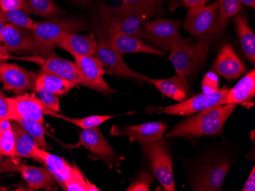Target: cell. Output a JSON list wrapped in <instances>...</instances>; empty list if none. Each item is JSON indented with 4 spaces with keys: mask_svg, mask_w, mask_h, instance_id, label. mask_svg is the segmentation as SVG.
<instances>
[{
    "mask_svg": "<svg viewBox=\"0 0 255 191\" xmlns=\"http://www.w3.org/2000/svg\"><path fill=\"white\" fill-rule=\"evenodd\" d=\"M236 107L234 105H218L205 110L177 124L166 136L191 139L221 135L226 121Z\"/></svg>",
    "mask_w": 255,
    "mask_h": 191,
    "instance_id": "6da1fadb",
    "label": "cell"
},
{
    "mask_svg": "<svg viewBox=\"0 0 255 191\" xmlns=\"http://www.w3.org/2000/svg\"><path fill=\"white\" fill-rule=\"evenodd\" d=\"M99 12L103 36H107L108 32L113 31L138 38L144 21L158 14L157 11H135L110 6L103 2L99 4Z\"/></svg>",
    "mask_w": 255,
    "mask_h": 191,
    "instance_id": "7a4b0ae2",
    "label": "cell"
},
{
    "mask_svg": "<svg viewBox=\"0 0 255 191\" xmlns=\"http://www.w3.org/2000/svg\"><path fill=\"white\" fill-rule=\"evenodd\" d=\"M213 41L211 38L183 39L170 51L169 59L178 75L190 78L203 66Z\"/></svg>",
    "mask_w": 255,
    "mask_h": 191,
    "instance_id": "3957f363",
    "label": "cell"
},
{
    "mask_svg": "<svg viewBox=\"0 0 255 191\" xmlns=\"http://www.w3.org/2000/svg\"><path fill=\"white\" fill-rule=\"evenodd\" d=\"M86 28L87 26L82 20L74 17L37 22L34 21L32 32L36 45L37 54L49 58L54 54L55 41L63 34L77 33Z\"/></svg>",
    "mask_w": 255,
    "mask_h": 191,
    "instance_id": "277c9868",
    "label": "cell"
},
{
    "mask_svg": "<svg viewBox=\"0 0 255 191\" xmlns=\"http://www.w3.org/2000/svg\"><path fill=\"white\" fill-rule=\"evenodd\" d=\"M144 158L154 177L166 191H175L173 158L169 143L160 139L151 144L141 145Z\"/></svg>",
    "mask_w": 255,
    "mask_h": 191,
    "instance_id": "5b68a950",
    "label": "cell"
},
{
    "mask_svg": "<svg viewBox=\"0 0 255 191\" xmlns=\"http://www.w3.org/2000/svg\"><path fill=\"white\" fill-rule=\"evenodd\" d=\"M180 24L181 21L164 18L144 21L139 38L147 40L164 51H170L184 39L180 35Z\"/></svg>",
    "mask_w": 255,
    "mask_h": 191,
    "instance_id": "8992f818",
    "label": "cell"
},
{
    "mask_svg": "<svg viewBox=\"0 0 255 191\" xmlns=\"http://www.w3.org/2000/svg\"><path fill=\"white\" fill-rule=\"evenodd\" d=\"M217 1L204 6L189 8L183 21V28L195 38H211L216 35L219 21Z\"/></svg>",
    "mask_w": 255,
    "mask_h": 191,
    "instance_id": "52a82bcc",
    "label": "cell"
},
{
    "mask_svg": "<svg viewBox=\"0 0 255 191\" xmlns=\"http://www.w3.org/2000/svg\"><path fill=\"white\" fill-rule=\"evenodd\" d=\"M229 88H223L213 93H201L187 98L177 105L161 108L158 113L188 117L218 105H224Z\"/></svg>",
    "mask_w": 255,
    "mask_h": 191,
    "instance_id": "ba28073f",
    "label": "cell"
},
{
    "mask_svg": "<svg viewBox=\"0 0 255 191\" xmlns=\"http://www.w3.org/2000/svg\"><path fill=\"white\" fill-rule=\"evenodd\" d=\"M95 57L107 72L120 78H129L140 82H147V76L131 69L123 60L122 54L115 51L107 41V36H102L97 41Z\"/></svg>",
    "mask_w": 255,
    "mask_h": 191,
    "instance_id": "9c48e42d",
    "label": "cell"
},
{
    "mask_svg": "<svg viewBox=\"0 0 255 191\" xmlns=\"http://www.w3.org/2000/svg\"><path fill=\"white\" fill-rule=\"evenodd\" d=\"M74 63L85 82V87L108 96L117 92L104 79V75L108 72L95 56L75 57Z\"/></svg>",
    "mask_w": 255,
    "mask_h": 191,
    "instance_id": "30bf717a",
    "label": "cell"
},
{
    "mask_svg": "<svg viewBox=\"0 0 255 191\" xmlns=\"http://www.w3.org/2000/svg\"><path fill=\"white\" fill-rule=\"evenodd\" d=\"M80 146L90 150L94 155H97L99 159L104 161L107 165L113 167H118L124 157L115 152L112 145L107 142L103 136L100 127L83 129L79 135V142L73 145L72 148Z\"/></svg>",
    "mask_w": 255,
    "mask_h": 191,
    "instance_id": "8fae6325",
    "label": "cell"
},
{
    "mask_svg": "<svg viewBox=\"0 0 255 191\" xmlns=\"http://www.w3.org/2000/svg\"><path fill=\"white\" fill-rule=\"evenodd\" d=\"M230 164L226 159L207 161L196 172L192 184L193 191H221Z\"/></svg>",
    "mask_w": 255,
    "mask_h": 191,
    "instance_id": "7c38bea8",
    "label": "cell"
},
{
    "mask_svg": "<svg viewBox=\"0 0 255 191\" xmlns=\"http://www.w3.org/2000/svg\"><path fill=\"white\" fill-rule=\"evenodd\" d=\"M37 75L16 64L0 62V80L5 90L16 95L27 93L33 90Z\"/></svg>",
    "mask_w": 255,
    "mask_h": 191,
    "instance_id": "4fadbf2b",
    "label": "cell"
},
{
    "mask_svg": "<svg viewBox=\"0 0 255 191\" xmlns=\"http://www.w3.org/2000/svg\"><path fill=\"white\" fill-rule=\"evenodd\" d=\"M167 128L166 123L156 121L131 126L113 127L112 134L114 136H125L131 142L146 145L154 143L161 139Z\"/></svg>",
    "mask_w": 255,
    "mask_h": 191,
    "instance_id": "5bb4252c",
    "label": "cell"
},
{
    "mask_svg": "<svg viewBox=\"0 0 255 191\" xmlns=\"http://www.w3.org/2000/svg\"><path fill=\"white\" fill-rule=\"evenodd\" d=\"M10 108V121L23 118L44 123V108L35 94L25 93L8 98Z\"/></svg>",
    "mask_w": 255,
    "mask_h": 191,
    "instance_id": "9a60e30c",
    "label": "cell"
},
{
    "mask_svg": "<svg viewBox=\"0 0 255 191\" xmlns=\"http://www.w3.org/2000/svg\"><path fill=\"white\" fill-rule=\"evenodd\" d=\"M0 41L8 52L36 53L32 30L6 23L0 35Z\"/></svg>",
    "mask_w": 255,
    "mask_h": 191,
    "instance_id": "2e32d148",
    "label": "cell"
},
{
    "mask_svg": "<svg viewBox=\"0 0 255 191\" xmlns=\"http://www.w3.org/2000/svg\"><path fill=\"white\" fill-rule=\"evenodd\" d=\"M212 71L229 80L239 78L247 72L246 66L230 44H225L222 48L213 64Z\"/></svg>",
    "mask_w": 255,
    "mask_h": 191,
    "instance_id": "e0dca14e",
    "label": "cell"
},
{
    "mask_svg": "<svg viewBox=\"0 0 255 191\" xmlns=\"http://www.w3.org/2000/svg\"><path fill=\"white\" fill-rule=\"evenodd\" d=\"M107 41L110 46L122 55L130 53H144L158 56L164 55L162 51L149 46L141 38L134 35H123L120 33L110 31L107 34Z\"/></svg>",
    "mask_w": 255,
    "mask_h": 191,
    "instance_id": "ac0fdd59",
    "label": "cell"
},
{
    "mask_svg": "<svg viewBox=\"0 0 255 191\" xmlns=\"http://www.w3.org/2000/svg\"><path fill=\"white\" fill-rule=\"evenodd\" d=\"M56 46L75 57L95 56L97 40L94 35L84 36L76 33H64L55 41Z\"/></svg>",
    "mask_w": 255,
    "mask_h": 191,
    "instance_id": "d6986e66",
    "label": "cell"
},
{
    "mask_svg": "<svg viewBox=\"0 0 255 191\" xmlns=\"http://www.w3.org/2000/svg\"><path fill=\"white\" fill-rule=\"evenodd\" d=\"M255 97V70L252 69L229 89L224 105H241L251 108L254 106Z\"/></svg>",
    "mask_w": 255,
    "mask_h": 191,
    "instance_id": "ffe728a7",
    "label": "cell"
},
{
    "mask_svg": "<svg viewBox=\"0 0 255 191\" xmlns=\"http://www.w3.org/2000/svg\"><path fill=\"white\" fill-rule=\"evenodd\" d=\"M186 77L177 75L169 78H150L147 77V82L152 84L159 92L168 97L170 99L183 102L191 94V89Z\"/></svg>",
    "mask_w": 255,
    "mask_h": 191,
    "instance_id": "44dd1931",
    "label": "cell"
},
{
    "mask_svg": "<svg viewBox=\"0 0 255 191\" xmlns=\"http://www.w3.org/2000/svg\"><path fill=\"white\" fill-rule=\"evenodd\" d=\"M41 72L53 74L77 85L85 87V82L83 80L75 63L63 59L54 54L42 63Z\"/></svg>",
    "mask_w": 255,
    "mask_h": 191,
    "instance_id": "7402d4cb",
    "label": "cell"
},
{
    "mask_svg": "<svg viewBox=\"0 0 255 191\" xmlns=\"http://www.w3.org/2000/svg\"><path fill=\"white\" fill-rule=\"evenodd\" d=\"M17 172H19L31 191L51 188L57 184L52 174L45 167L30 166L19 162Z\"/></svg>",
    "mask_w": 255,
    "mask_h": 191,
    "instance_id": "603a6c76",
    "label": "cell"
},
{
    "mask_svg": "<svg viewBox=\"0 0 255 191\" xmlns=\"http://www.w3.org/2000/svg\"><path fill=\"white\" fill-rule=\"evenodd\" d=\"M35 161L43 164L52 174L57 183L64 189V184L68 178L73 165L63 159L62 157L52 155L48 151L42 150L38 147L35 149Z\"/></svg>",
    "mask_w": 255,
    "mask_h": 191,
    "instance_id": "cb8c5ba5",
    "label": "cell"
},
{
    "mask_svg": "<svg viewBox=\"0 0 255 191\" xmlns=\"http://www.w3.org/2000/svg\"><path fill=\"white\" fill-rule=\"evenodd\" d=\"M233 21L243 54L252 64H255V35L249 25L247 18L242 14H238L233 18Z\"/></svg>",
    "mask_w": 255,
    "mask_h": 191,
    "instance_id": "d4e9b609",
    "label": "cell"
},
{
    "mask_svg": "<svg viewBox=\"0 0 255 191\" xmlns=\"http://www.w3.org/2000/svg\"><path fill=\"white\" fill-rule=\"evenodd\" d=\"M11 127L15 134L17 156L31 158L35 161V149L38 147L35 141L17 121H11Z\"/></svg>",
    "mask_w": 255,
    "mask_h": 191,
    "instance_id": "484cf974",
    "label": "cell"
},
{
    "mask_svg": "<svg viewBox=\"0 0 255 191\" xmlns=\"http://www.w3.org/2000/svg\"><path fill=\"white\" fill-rule=\"evenodd\" d=\"M25 8L23 12L26 15H36L42 18L54 19L64 15V11L53 0H24Z\"/></svg>",
    "mask_w": 255,
    "mask_h": 191,
    "instance_id": "4316f807",
    "label": "cell"
},
{
    "mask_svg": "<svg viewBox=\"0 0 255 191\" xmlns=\"http://www.w3.org/2000/svg\"><path fill=\"white\" fill-rule=\"evenodd\" d=\"M77 84L66 80L57 75L40 72L37 75L34 87H43L49 92L61 96L77 86Z\"/></svg>",
    "mask_w": 255,
    "mask_h": 191,
    "instance_id": "83f0119b",
    "label": "cell"
},
{
    "mask_svg": "<svg viewBox=\"0 0 255 191\" xmlns=\"http://www.w3.org/2000/svg\"><path fill=\"white\" fill-rule=\"evenodd\" d=\"M219 6V21L216 27V35L224 31L229 19L234 18L242 10V4L239 0H217Z\"/></svg>",
    "mask_w": 255,
    "mask_h": 191,
    "instance_id": "f1b7e54d",
    "label": "cell"
},
{
    "mask_svg": "<svg viewBox=\"0 0 255 191\" xmlns=\"http://www.w3.org/2000/svg\"><path fill=\"white\" fill-rule=\"evenodd\" d=\"M13 121H17L29 134L30 136L35 141V143L39 149L45 151L52 149L51 145L46 142L45 129L43 127V125L40 124L38 121H31V120L23 118H17Z\"/></svg>",
    "mask_w": 255,
    "mask_h": 191,
    "instance_id": "f546056e",
    "label": "cell"
},
{
    "mask_svg": "<svg viewBox=\"0 0 255 191\" xmlns=\"http://www.w3.org/2000/svg\"><path fill=\"white\" fill-rule=\"evenodd\" d=\"M44 115H51V116L64 120L67 122L79 127L82 128L83 129L97 127H100V125L103 124V123L107 122L109 120L116 117L111 116V115H93V116H89L84 118H71L59 115V114H57V112H54V111H48V110L46 109L44 110Z\"/></svg>",
    "mask_w": 255,
    "mask_h": 191,
    "instance_id": "4dcf8cb0",
    "label": "cell"
},
{
    "mask_svg": "<svg viewBox=\"0 0 255 191\" xmlns=\"http://www.w3.org/2000/svg\"><path fill=\"white\" fill-rule=\"evenodd\" d=\"M64 190L67 191H100L95 185L89 182L75 165H73L68 178L64 184Z\"/></svg>",
    "mask_w": 255,
    "mask_h": 191,
    "instance_id": "1f68e13d",
    "label": "cell"
},
{
    "mask_svg": "<svg viewBox=\"0 0 255 191\" xmlns=\"http://www.w3.org/2000/svg\"><path fill=\"white\" fill-rule=\"evenodd\" d=\"M0 21L29 30H32L34 22L21 10L3 11L0 9Z\"/></svg>",
    "mask_w": 255,
    "mask_h": 191,
    "instance_id": "d6a6232c",
    "label": "cell"
},
{
    "mask_svg": "<svg viewBox=\"0 0 255 191\" xmlns=\"http://www.w3.org/2000/svg\"><path fill=\"white\" fill-rule=\"evenodd\" d=\"M167 0H122L120 6L135 11H157Z\"/></svg>",
    "mask_w": 255,
    "mask_h": 191,
    "instance_id": "836d02e7",
    "label": "cell"
},
{
    "mask_svg": "<svg viewBox=\"0 0 255 191\" xmlns=\"http://www.w3.org/2000/svg\"><path fill=\"white\" fill-rule=\"evenodd\" d=\"M0 155L15 157V138L11 127L0 133Z\"/></svg>",
    "mask_w": 255,
    "mask_h": 191,
    "instance_id": "e575fe53",
    "label": "cell"
},
{
    "mask_svg": "<svg viewBox=\"0 0 255 191\" xmlns=\"http://www.w3.org/2000/svg\"><path fill=\"white\" fill-rule=\"evenodd\" d=\"M33 91L38 93L40 101L46 110L54 112L61 111L58 95L49 92L43 87H34Z\"/></svg>",
    "mask_w": 255,
    "mask_h": 191,
    "instance_id": "d590c367",
    "label": "cell"
},
{
    "mask_svg": "<svg viewBox=\"0 0 255 191\" xmlns=\"http://www.w3.org/2000/svg\"><path fill=\"white\" fill-rule=\"evenodd\" d=\"M154 183V178L147 171L139 172L135 179L127 188L128 191H149Z\"/></svg>",
    "mask_w": 255,
    "mask_h": 191,
    "instance_id": "8d00e7d4",
    "label": "cell"
},
{
    "mask_svg": "<svg viewBox=\"0 0 255 191\" xmlns=\"http://www.w3.org/2000/svg\"><path fill=\"white\" fill-rule=\"evenodd\" d=\"M219 80L217 74L214 72H207L201 84L203 93H213L219 89Z\"/></svg>",
    "mask_w": 255,
    "mask_h": 191,
    "instance_id": "74e56055",
    "label": "cell"
},
{
    "mask_svg": "<svg viewBox=\"0 0 255 191\" xmlns=\"http://www.w3.org/2000/svg\"><path fill=\"white\" fill-rule=\"evenodd\" d=\"M25 8L24 0H0V9L3 11H23Z\"/></svg>",
    "mask_w": 255,
    "mask_h": 191,
    "instance_id": "f35d334b",
    "label": "cell"
},
{
    "mask_svg": "<svg viewBox=\"0 0 255 191\" xmlns=\"http://www.w3.org/2000/svg\"><path fill=\"white\" fill-rule=\"evenodd\" d=\"M9 118L10 108L8 98L5 96V94L0 88V120H9Z\"/></svg>",
    "mask_w": 255,
    "mask_h": 191,
    "instance_id": "ab89813d",
    "label": "cell"
},
{
    "mask_svg": "<svg viewBox=\"0 0 255 191\" xmlns=\"http://www.w3.org/2000/svg\"><path fill=\"white\" fill-rule=\"evenodd\" d=\"M243 191H255V167L254 166L251 172L249 178L245 183L244 187L242 188Z\"/></svg>",
    "mask_w": 255,
    "mask_h": 191,
    "instance_id": "60d3db41",
    "label": "cell"
},
{
    "mask_svg": "<svg viewBox=\"0 0 255 191\" xmlns=\"http://www.w3.org/2000/svg\"><path fill=\"white\" fill-rule=\"evenodd\" d=\"M183 4L188 8L204 6L210 0H182Z\"/></svg>",
    "mask_w": 255,
    "mask_h": 191,
    "instance_id": "b9f144b4",
    "label": "cell"
},
{
    "mask_svg": "<svg viewBox=\"0 0 255 191\" xmlns=\"http://www.w3.org/2000/svg\"><path fill=\"white\" fill-rule=\"evenodd\" d=\"M11 58L6 48L3 45H0V62H5Z\"/></svg>",
    "mask_w": 255,
    "mask_h": 191,
    "instance_id": "7bdbcfd3",
    "label": "cell"
},
{
    "mask_svg": "<svg viewBox=\"0 0 255 191\" xmlns=\"http://www.w3.org/2000/svg\"><path fill=\"white\" fill-rule=\"evenodd\" d=\"M0 125L2 128V131L6 130L8 128L11 127V121L7 119L0 120Z\"/></svg>",
    "mask_w": 255,
    "mask_h": 191,
    "instance_id": "ee69618b",
    "label": "cell"
},
{
    "mask_svg": "<svg viewBox=\"0 0 255 191\" xmlns=\"http://www.w3.org/2000/svg\"><path fill=\"white\" fill-rule=\"evenodd\" d=\"M242 5H247L255 9V0H239Z\"/></svg>",
    "mask_w": 255,
    "mask_h": 191,
    "instance_id": "f6af8a7d",
    "label": "cell"
},
{
    "mask_svg": "<svg viewBox=\"0 0 255 191\" xmlns=\"http://www.w3.org/2000/svg\"><path fill=\"white\" fill-rule=\"evenodd\" d=\"M73 2H74V3L77 4V5H86V4L87 3V2H88V0H72Z\"/></svg>",
    "mask_w": 255,
    "mask_h": 191,
    "instance_id": "bcb514c9",
    "label": "cell"
},
{
    "mask_svg": "<svg viewBox=\"0 0 255 191\" xmlns=\"http://www.w3.org/2000/svg\"><path fill=\"white\" fill-rule=\"evenodd\" d=\"M6 25V23L3 22V21H0V35H1V33H2V29H3L5 25ZM0 45H2V42L0 41Z\"/></svg>",
    "mask_w": 255,
    "mask_h": 191,
    "instance_id": "7dc6e473",
    "label": "cell"
},
{
    "mask_svg": "<svg viewBox=\"0 0 255 191\" xmlns=\"http://www.w3.org/2000/svg\"><path fill=\"white\" fill-rule=\"evenodd\" d=\"M2 132V128H1V125H0V133Z\"/></svg>",
    "mask_w": 255,
    "mask_h": 191,
    "instance_id": "c3c4849f",
    "label": "cell"
},
{
    "mask_svg": "<svg viewBox=\"0 0 255 191\" xmlns=\"http://www.w3.org/2000/svg\"><path fill=\"white\" fill-rule=\"evenodd\" d=\"M2 159V156H1V155H0V159Z\"/></svg>",
    "mask_w": 255,
    "mask_h": 191,
    "instance_id": "681fc988",
    "label": "cell"
}]
</instances>
